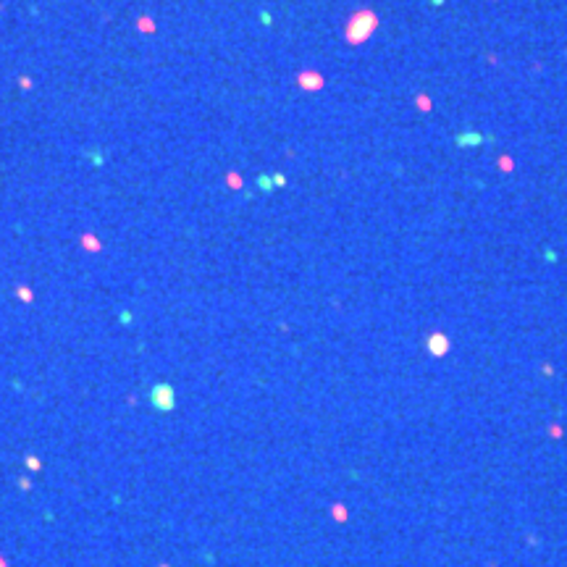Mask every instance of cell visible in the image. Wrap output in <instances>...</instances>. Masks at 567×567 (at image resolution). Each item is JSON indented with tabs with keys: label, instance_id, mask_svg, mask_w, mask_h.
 <instances>
[{
	"label": "cell",
	"instance_id": "1",
	"mask_svg": "<svg viewBox=\"0 0 567 567\" xmlns=\"http://www.w3.org/2000/svg\"><path fill=\"white\" fill-rule=\"evenodd\" d=\"M376 29H378V16L373 11H360L347 21V42L360 45V42L368 40Z\"/></svg>",
	"mask_w": 567,
	"mask_h": 567
},
{
	"label": "cell",
	"instance_id": "2",
	"mask_svg": "<svg viewBox=\"0 0 567 567\" xmlns=\"http://www.w3.org/2000/svg\"><path fill=\"white\" fill-rule=\"evenodd\" d=\"M428 350H431L433 357H444L447 350H449V339H447L444 334H431V339H428Z\"/></svg>",
	"mask_w": 567,
	"mask_h": 567
},
{
	"label": "cell",
	"instance_id": "3",
	"mask_svg": "<svg viewBox=\"0 0 567 567\" xmlns=\"http://www.w3.org/2000/svg\"><path fill=\"white\" fill-rule=\"evenodd\" d=\"M457 142H460V144H478V142H483V137L481 134H460Z\"/></svg>",
	"mask_w": 567,
	"mask_h": 567
},
{
	"label": "cell",
	"instance_id": "4",
	"mask_svg": "<svg viewBox=\"0 0 567 567\" xmlns=\"http://www.w3.org/2000/svg\"><path fill=\"white\" fill-rule=\"evenodd\" d=\"M433 3H444V0H433Z\"/></svg>",
	"mask_w": 567,
	"mask_h": 567
}]
</instances>
